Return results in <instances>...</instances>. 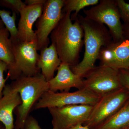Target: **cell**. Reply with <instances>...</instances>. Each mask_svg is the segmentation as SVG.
Returning <instances> with one entry per match:
<instances>
[{"mask_svg": "<svg viewBox=\"0 0 129 129\" xmlns=\"http://www.w3.org/2000/svg\"><path fill=\"white\" fill-rule=\"evenodd\" d=\"M71 13L62 12L60 21L51 33L50 38L61 62L72 66L79 63L84 42V32L77 18L72 22Z\"/></svg>", "mask_w": 129, "mask_h": 129, "instance_id": "obj_1", "label": "cell"}, {"mask_svg": "<svg viewBox=\"0 0 129 129\" xmlns=\"http://www.w3.org/2000/svg\"><path fill=\"white\" fill-rule=\"evenodd\" d=\"M84 32L85 52L80 62L70 66L74 73L83 79L95 67L101 49L112 42L111 34L104 24L98 23L78 15L77 17Z\"/></svg>", "mask_w": 129, "mask_h": 129, "instance_id": "obj_2", "label": "cell"}, {"mask_svg": "<svg viewBox=\"0 0 129 129\" xmlns=\"http://www.w3.org/2000/svg\"><path fill=\"white\" fill-rule=\"evenodd\" d=\"M20 94L21 104L15 109L14 129H24L25 120L45 92L49 90L48 82L40 73L34 76L21 75L11 84Z\"/></svg>", "mask_w": 129, "mask_h": 129, "instance_id": "obj_3", "label": "cell"}, {"mask_svg": "<svg viewBox=\"0 0 129 129\" xmlns=\"http://www.w3.org/2000/svg\"><path fill=\"white\" fill-rule=\"evenodd\" d=\"M129 100V91L123 87L101 96L83 125L94 129L115 114Z\"/></svg>", "mask_w": 129, "mask_h": 129, "instance_id": "obj_4", "label": "cell"}, {"mask_svg": "<svg viewBox=\"0 0 129 129\" xmlns=\"http://www.w3.org/2000/svg\"><path fill=\"white\" fill-rule=\"evenodd\" d=\"M87 19L107 26L114 41L123 39L124 31L116 1L102 0L88 10L84 11Z\"/></svg>", "mask_w": 129, "mask_h": 129, "instance_id": "obj_5", "label": "cell"}, {"mask_svg": "<svg viewBox=\"0 0 129 129\" xmlns=\"http://www.w3.org/2000/svg\"><path fill=\"white\" fill-rule=\"evenodd\" d=\"M100 97L85 88L73 92H55L48 90L42 95L35 105L34 109L37 110L74 105L93 106L99 101Z\"/></svg>", "mask_w": 129, "mask_h": 129, "instance_id": "obj_6", "label": "cell"}, {"mask_svg": "<svg viewBox=\"0 0 129 129\" xmlns=\"http://www.w3.org/2000/svg\"><path fill=\"white\" fill-rule=\"evenodd\" d=\"M83 88L101 97L122 88L119 70L100 65L95 66L83 79Z\"/></svg>", "mask_w": 129, "mask_h": 129, "instance_id": "obj_7", "label": "cell"}, {"mask_svg": "<svg viewBox=\"0 0 129 129\" xmlns=\"http://www.w3.org/2000/svg\"><path fill=\"white\" fill-rule=\"evenodd\" d=\"M64 0H46L40 17L36 23L37 50L48 47V36L56 27L62 14Z\"/></svg>", "mask_w": 129, "mask_h": 129, "instance_id": "obj_8", "label": "cell"}, {"mask_svg": "<svg viewBox=\"0 0 129 129\" xmlns=\"http://www.w3.org/2000/svg\"><path fill=\"white\" fill-rule=\"evenodd\" d=\"M93 106L74 105L51 108L48 110L52 118L53 129H68L88 121Z\"/></svg>", "mask_w": 129, "mask_h": 129, "instance_id": "obj_9", "label": "cell"}, {"mask_svg": "<svg viewBox=\"0 0 129 129\" xmlns=\"http://www.w3.org/2000/svg\"><path fill=\"white\" fill-rule=\"evenodd\" d=\"M12 42L16 65L21 76H34L40 73L38 66L40 55L37 53L36 40L30 42L19 40Z\"/></svg>", "mask_w": 129, "mask_h": 129, "instance_id": "obj_10", "label": "cell"}, {"mask_svg": "<svg viewBox=\"0 0 129 129\" xmlns=\"http://www.w3.org/2000/svg\"><path fill=\"white\" fill-rule=\"evenodd\" d=\"M101 65L117 70L129 69V39L111 42L101 49L98 58Z\"/></svg>", "mask_w": 129, "mask_h": 129, "instance_id": "obj_11", "label": "cell"}, {"mask_svg": "<svg viewBox=\"0 0 129 129\" xmlns=\"http://www.w3.org/2000/svg\"><path fill=\"white\" fill-rule=\"evenodd\" d=\"M44 5H26L20 12V18L17 27L19 40L30 42L36 40L33 26L41 15Z\"/></svg>", "mask_w": 129, "mask_h": 129, "instance_id": "obj_12", "label": "cell"}, {"mask_svg": "<svg viewBox=\"0 0 129 129\" xmlns=\"http://www.w3.org/2000/svg\"><path fill=\"white\" fill-rule=\"evenodd\" d=\"M57 70L56 75L48 81L49 90L63 92L69 91L72 88L83 89V79L74 73L68 64L61 62Z\"/></svg>", "mask_w": 129, "mask_h": 129, "instance_id": "obj_13", "label": "cell"}, {"mask_svg": "<svg viewBox=\"0 0 129 129\" xmlns=\"http://www.w3.org/2000/svg\"><path fill=\"white\" fill-rule=\"evenodd\" d=\"M21 102L19 92L10 84L6 85L0 99V122L5 129H14L13 112Z\"/></svg>", "mask_w": 129, "mask_h": 129, "instance_id": "obj_14", "label": "cell"}, {"mask_svg": "<svg viewBox=\"0 0 129 129\" xmlns=\"http://www.w3.org/2000/svg\"><path fill=\"white\" fill-rule=\"evenodd\" d=\"M9 35L10 33L5 27L0 29V60L7 64V76L14 81L21 75L17 68L13 46Z\"/></svg>", "mask_w": 129, "mask_h": 129, "instance_id": "obj_15", "label": "cell"}, {"mask_svg": "<svg viewBox=\"0 0 129 129\" xmlns=\"http://www.w3.org/2000/svg\"><path fill=\"white\" fill-rule=\"evenodd\" d=\"M61 63L53 44L41 50L38 66L41 73L47 81L54 77L55 72Z\"/></svg>", "mask_w": 129, "mask_h": 129, "instance_id": "obj_16", "label": "cell"}, {"mask_svg": "<svg viewBox=\"0 0 129 129\" xmlns=\"http://www.w3.org/2000/svg\"><path fill=\"white\" fill-rule=\"evenodd\" d=\"M129 125V100L115 114L94 129H124Z\"/></svg>", "mask_w": 129, "mask_h": 129, "instance_id": "obj_17", "label": "cell"}, {"mask_svg": "<svg viewBox=\"0 0 129 129\" xmlns=\"http://www.w3.org/2000/svg\"><path fill=\"white\" fill-rule=\"evenodd\" d=\"M99 3L98 0H64L62 12L75 11L74 14L71 16L72 20H75L81 10L86 7L96 5Z\"/></svg>", "mask_w": 129, "mask_h": 129, "instance_id": "obj_18", "label": "cell"}, {"mask_svg": "<svg viewBox=\"0 0 129 129\" xmlns=\"http://www.w3.org/2000/svg\"><path fill=\"white\" fill-rule=\"evenodd\" d=\"M11 12L9 11L0 9V17L6 27L9 31L10 34V39L12 41L19 40L18 31L16 25L17 14L13 12L11 16Z\"/></svg>", "mask_w": 129, "mask_h": 129, "instance_id": "obj_19", "label": "cell"}, {"mask_svg": "<svg viewBox=\"0 0 129 129\" xmlns=\"http://www.w3.org/2000/svg\"><path fill=\"white\" fill-rule=\"evenodd\" d=\"M0 5L11 9L13 12L18 14L26 6L21 0H0Z\"/></svg>", "mask_w": 129, "mask_h": 129, "instance_id": "obj_20", "label": "cell"}, {"mask_svg": "<svg viewBox=\"0 0 129 129\" xmlns=\"http://www.w3.org/2000/svg\"><path fill=\"white\" fill-rule=\"evenodd\" d=\"M120 18L126 22L129 23V4L123 0L116 1Z\"/></svg>", "mask_w": 129, "mask_h": 129, "instance_id": "obj_21", "label": "cell"}, {"mask_svg": "<svg viewBox=\"0 0 129 129\" xmlns=\"http://www.w3.org/2000/svg\"><path fill=\"white\" fill-rule=\"evenodd\" d=\"M8 70L7 64L4 62L0 60V99L2 97L3 92L5 88L6 81L9 77L7 76L6 78H4V73Z\"/></svg>", "mask_w": 129, "mask_h": 129, "instance_id": "obj_22", "label": "cell"}, {"mask_svg": "<svg viewBox=\"0 0 129 129\" xmlns=\"http://www.w3.org/2000/svg\"><path fill=\"white\" fill-rule=\"evenodd\" d=\"M119 78L122 87L129 91V70H119Z\"/></svg>", "mask_w": 129, "mask_h": 129, "instance_id": "obj_23", "label": "cell"}, {"mask_svg": "<svg viewBox=\"0 0 129 129\" xmlns=\"http://www.w3.org/2000/svg\"><path fill=\"white\" fill-rule=\"evenodd\" d=\"M24 129H42L38 121L32 115H29L25 120Z\"/></svg>", "mask_w": 129, "mask_h": 129, "instance_id": "obj_24", "label": "cell"}, {"mask_svg": "<svg viewBox=\"0 0 129 129\" xmlns=\"http://www.w3.org/2000/svg\"><path fill=\"white\" fill-rule=\"evenodd\" d=\"M46 0H25L24 3L27 6H33L40 5V4H45L46 2Z\"/></svg>", "mask_w": 129, "mask_h": 129, "instance_id": "obj_25", "label": "cell"}, {"mask_svg": "<svg viewBox=\"0 0 129 129\" xmlns=\"http://www.w3.org/2000/svg\"><path fill=\"white\" fill-rule=\"evenodd\" d=\"M68 129H90L86 125L79 124L71 127Z\"/></svg>", "mask_w": 129, "mask_h": 129, "instance_id": "obj_26", "label": "cell"}, {"mask_svg": "<svg viewBox=\"0 0 129 129\" xmlns=\"http://www.w3.org/2000/svg\"><path fill=\"white\" fill-rule=\"evenodd\" d=\"M5 27V24L1 19H0V29Z\"/></svg>", "mask_w": 129, "mask_h": 129, "instance_id": "obj_27", "label": "cell"}, {"mask_svg": "<svg viewBox=\"0 0 129 129\" xmlns=\"http://www.w3.org/2000/svg\"><path fill=\"white\" fill-rule=\"evenodd\" d=\"M0 129H5V126L1 122H0Z\"/></svg>", "mask_w": 129, "mask_h": 129, "instance_id": "obj_28", "label": "cell"}, {"mask_svg": "<svg viewBox=\"0 0 129 129\" xmlns=\"http://www.w3.org/2000/svg\"><path fill=\"white\" fill-rule=\"evenodd\" d=\"M127 35H128V37H129V27H128V28H127Z\"/></svg>", "mask_w": 129, "mask_h": 129, "instance_id": "obj_29", "label": "cell"}, {"mask_svg": "<svg viewBox=\"0 0 129 129\" xmlns=\"http://www.w3.org/2000/svg\"><path fill=\"white\" fill-rule=\"evenodd\" d=\"M124 129H129V128H124Z\"/></svg>", "mask_w": 129, "mask_h": 129, "instance_id": "obj_30", "label": "cell"}, {"mask_svg": "<svg viewBox=\"0 0 129 129\" xmlns=\"http://www.w3.org/2000/svg\"><path fill=\"white\" fill-rule=\"evenodd\" d=\"M127 128H129V125L128 126V127H127Z\"/></svg>", "mask_w": 129, "mask_h": 129, "instance_id": "obj_31", "label": "cell"}, {"mask_svg": "<svg viewBox=\"0 0 129 129\" xmlns=\"http://www.w3.org/2000/svg\"></svg>", "mask_w": 129, "mask_h": 129, "instance_id": "obj_32", "label": "cell"}]
</instances>
